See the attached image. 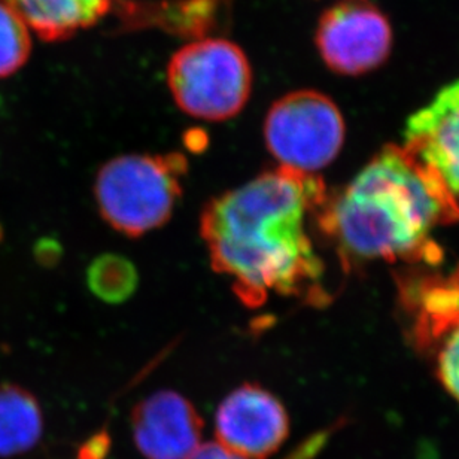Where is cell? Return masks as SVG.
Returning <instances> with one entry per match:
<instances>
[{"mask_svg":"<svg viewBox=\"0 0 459 459\" xmlns=\"http://www.w3.org/2000/svg\"><path fill=\"white\" fill-rule=\"evenodd\" d=\"M327 195L323 178L270 169L213 197L200 217L212 269L256 309L272 294L324 301V264L309 224Z\"/></svg>","mask_w":459,"mask_h":459,"instance_id":"obj_1","label":"cell"},{"mask_svg":"<svg viewBox=\"0 0 459 459\" xmlns=\"http://www.w3.org/2000/svg\"><path fill=\"white\" fill-rule=\"evenodd\" d=\"M459 221L455 197L404 146H385L348 186L327 193L315 213L319 231L343 264L359 261H434L431 233Z\"/></svg>","mask_w":459,"mask_h":459,"instance_id":"obj_2","label":"cell"},{"mask_svg":"<svg viewBox=\"0 0 459 459\" xmlns=\"http://www.w3.org/2000/svg\"><path fill=\"white\" fill-rule=\"evenodd\" d=\"M188 163L179 152L119 155L103 164L94 182L100 217L127 238L163 227L184 191Z\"/></svg>","mask_w":459,"mask_h":459,"instance_id":"obj_3","label":"cell"},{"mask_svg":"<svg viewBox=\"0 0 459 459\" xmlns=\"http://www.w3.org/2000/svg\"><path fill=\"white\" fill-rule=\"evenodd\" d=\"M251 63L238 44L224 38H199L173 54L168 85L178 108L193 118L226 121L251 98Z\"/></svg>","mask_w":459,"mask_h":459,"instance_id":"obj_4","label":"cell"},{"mask_svg":"<svg viewBox=\"0 0 459 459\" xmlns=\"http://www.w3.org/2000/svg\"><path fill=\"white\" fill-rule=\"evenodd\" d=\"M346 126L327 94L296 90L278 99L264 119V142L281 168L316 173L341 154Z\"/></svg>","mask_w":459,"mask_h":459,"instance_id":"obj_5","label":"cell"},{"mask_svg":"<svg viewBox=\"0 0 459 459\" xmlns=\"http://www.w3.org/2000/svg\"><path fill=\"white\" fill-rule=\"evenodd\" d=\"M393 26L371 0H339L324 11L315 45L328 69L343 76L366 75L393 51Z\"/></svg>","mask_w":459,"mask_h":459,"instance_id":"obj_6","label":"cell"},{"mask_svg":"<svg viewBox=\"0 0 459 459\" xmlns=\"http://www.w3.org/2000/svg\"><path fill=\"white\" fill-rule=\"evenodd\" d=\"M217 442L247 459H269L290 436V416L278 397L258 384H243L215 413Z\"/></svg>","mask_w":459,"mask_h":459,"instance_id":"obj_7","label":"cell"},{"mask_svg":"<svg viewBox=\"0 0 459 459\" xmlns=\"http://www.w3.org/2000/svg\"><path fill=\"white\" fill-rule=\"evenodd\" d=\"M132 433L146 459H188L202 445L204 420L188 398L161 389L134 406Z\"/></svg>","mask_w":459,"mask_h":459,"instance_id":"obj_8","label":"cell"},{"mask_svg":"<svg viewBox=\"0 0 459 459\" xmlns=\"http://www.w3.org/2000/svg\"><path fill=\"white\" fill-rule=\"evenodd\" d=\"M403 146L459 199V80L409 117Z\"/></svg>","mask_w":459,"mask_h":459,"instance_id":"obj_9","label":"cell"},{"mask_svg":"<svg viewBox=\"0 0 459 459\" xmlns=\"http://www.w3.org/2000/svg\"><path fill=\"white\" fill-rule=\"evenodd\" d=\"M27 27L47 42L66 40L93 27L115 0H8Z\"/></svg>","mask_w":459,"mask_h":459,"instance_id":"obj_10","label":"cell"},{"mask_svg":"<svg viewBox=\"0 0 459 459\" xmlns=\"http://www.w3.org/2000/svg\"><path fill=\"white\" fill-rule=\"evenodd\" d=\"M413 339L422 352L433 357L436 377L459 403V305L416 318Z\"/></svg>","mask_w":459,"mask_h":459,"instance_id":"obj_11","label":"cell"},{"mask_svg":"<svg viewBox=\"0 0 459 459\" xmlns=\"http://www.w3.org/2000/svg\"><path fill=\"white\" fill-rule=\"evenodd\" d=\"M44 415L27 389L0 384V458L22 455L40 442Z\"/></svg>","mask_w":459,"mask_h":459,"instance_id":"obj_12","label":"cell"},{"mask_svg":"<svg viewBox=\"0 0 459 459\" xmlns=\"http://www.w3.org/2000/svg\"><path fill=\"white\" fill-rule=\"evenodd\" d=\"M87 282L94 296L100 300L123 303L136 290V269L124 256L105 254L90 265Z\"/></svg>","mask_w":459,"mask_h":459,"instance_id":"obj_13","label":"cell"},{"mask_svg":"<svg viewBox=\"0 0 459 459\" xmlns=\"http://www.w3.org/2000/svg\"><path fill=\"white\" fill-rule=\"evenodd\" d=\"M30 29L8 0H0V78L17 74L31 54Z\"/></svg>","mask_w":459,"mask_h":459,"instance_id":"obj_14","label":"cell"},{"mask_svg":"<svg viewBox=\"0 0 459 459\" xmlns=\"http://www.w3.org/2000/svg\"><path fill=\"white\" fill-rule=\"evenodd\" d=\"M328 431L318 434L310 437L307 442L303 443L290 458L287 459H310L318 454L319 449L324 446V443L327 442ZM188 459H247L245 456L238 455L234 452L229 451L226 447L221 446L218 442L202 443L199 449L193 454Z\"/></svg>","mask_w":459,"mask_h":459,"instance_id":"obj_15","label":"cell"}]
</instances>
